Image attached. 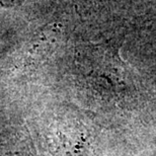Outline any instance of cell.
<instances>
[{"label": "cell", "instance_id": "cell-1", "mask_svg": "<svg viewBox=\"0 0 156 156\" xmlns=\"http://www.w3.org/2000/svg\"><path fill=\"white\" fill-rule=\"evenodd\" d=\"M23 0H0V8H13L20 5Z\"/></svg>", "mask_w": 156, "mask_h": 156}]
</instances>
